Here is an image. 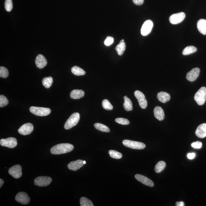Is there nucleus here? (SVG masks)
<instances>
[{
  "instance_id": "a211bd4d",
  "label": "nucleus",
  "mask_w": 206,
  "mask_h": 206,
  "mask_svg": "<svg viewBox=\"0 0 206 206\" xmlns=\"http://www.w3.org/2000/svg\"><path fill=\"white\" fill-rule=\"evenodd\" d=\"M155 117L159 121H162L165 118V114L163 108L159 106L156 107L154 111Z\"/></svg>"
},
{
  "instance_id": "6ab92c4d",
  "label": "nucleus",
  "mask_w": 206,
  "mask_h": 206,
  "mask_svg": "<svg viewBox=\"0 0 206 206\" xmlns=\"http://www.w3.org/2000/svg\"><path fill=\"white\" fill-rule=\"evenodd\" d=\"M157 99L161 103H165L170 99L171 96L168 93L165 92H160L157 95Z\"/></svg>"
},
{
  "instance_id": "72a5a7b5",
  "label": "nucleus",
  "mask_w": 206,
  "mask_h": 206,
  "mask_svg": "<svg viewBox=\"0 0 206 206\" xmlns=\"http://www.w3.org/2000/svg\"><path fill=\"white\" fill-rule=\"evenodd\" d=\"M5 7L7 11L10 12L13 8V3L12 0H6Z\"/></svg>"
},
{
  "instance_id": "a18cd8bd",
  "label": "nucleus",
  "mask_w": 206,
  "mask_h": 206,
  "mask_svg": "<svg viewBox=\"0 0 206 206\" xmlns=\"http://www.w3.org/2000/svg\"><path fill=\"white\" fill-rule=\"evenodd\" d=\"M122 41H124V39H122Z\"/></svg>"
},
{
  "instance_id": "6e6552de",
  "label": "nucleus",
  "mask_w": 206,
  "mask_h": 206,
  "mask_svg": "<svg viewBox=\"0 0 206 206\" xmlns=\"http://www.w3.org/2000/svg\"><path fill=\"white\" fill-rule=\"evenodd\" d=\"M0 144L3 147L14 148L17 145L16 139L14 138H9L7 139H3L0 140Z\"/></svg>"
},
{
  "instance_id": "f257e3e1",
  "label": "nucleus",
  "mask_w": 206,
  "mask_h": 206,
  "mask_svg": "<svg viewBox=\"0 0 206 206\" xmlns=\"http://www.w3.org/2000/svg\"><path fill=\"white\" fill-rule=\"evenodd\" d=\"M74 149L73 145L68 143H63L56 145L51 148V152L53 155H60L68 153Z\"/></svg>"
},
{
  "instance_id": "79ce46f5",
  "label": "nucleus",
  "mask_w": 206,
  "mask_h": 206,
  "mask_svg": "<svg viewBox=\"0 0 206 206\" xmlns=\"http://www.w3.org/2000/svg\"><path fill=\"white\" fill-rule=\"evenodd\" d=\"M185 205L183 202H179L176 203V206H184Z\"/></svg>"
},
{
  "instance_id": "f03ea898",
  "label": "nucleus",
  "mask_w": 206,
  "mask_h": 206,
  "mask_svg": "<svg viewBox=\"0 0 206 206\" xmlns=\"http://www.w3.org/2000/svg\"><path fill=\"white\" fill-rule=\"evenodd\" d=\"M80 119V115L78 113H74L72 114L68 119L64 125L66 130H69L75 126L78 123Z\"/></svg>"
},
{
  "instance_id": "39448f33",
  "label": "nucleus",
  "mask_w": 206,
  "mask_h": 206,
  "mask_svg": "<svg viewBox=\"0 0 206 206\" xmlns=\"http://www.w3.org/2000/svg\"><path fill=\"white\" fill-rule=\"evenodd\" d=\"M122 144L125 147L134 149L141 150L146 147V145L141 142H137L129 140H124L122 141Z\"/></svg>"
},
{
  "instance_id": "c03bdc74",
  "label": "nucleus",
  "mask_w": 206,
  "mask_h": 206,
  "mask_svg": "<svg viewBox=\"0 0 206 206\" xmlns=\"http://www.w3.org/2000/svg\"><path fill=\"white\" fill-rule=\"evenodd\" d=\"M83 163L84 164H85L86 163V161H83Z\"/></svg>"
},
{
  "instance_id": "f8f14e48",
  "label": "nucleus",
  "mask_w": 206,
  "mask_h": 206,
  "mask_svg": "<svg viewBox=\"0 0 206 206\" xmlns=\"http://www.w3.org/2000/svg\"><path fill=\"white\" fill-rule=\"evenodd\" d=\"M15 199L16 200L23 205H26L29 203L30 198L26 193L20 192L16 195Z\"/></svg>"
},
{
  "instance_id": "4468645a",
  "label": "nucleus",
  "mask_w": 206,
  "mask_h": 206,
  "mask_svg": "<svg viewBox=\"0 0 206 206\" xmlns=\"http://www.w3.org/2000/svg\"><path fill=\"white\" fill-rule=\"evenodd\" d=\"M200 72V70L198 68H193L187 74V79L191 82L195 81L199 77Z\"/></svg>"
},
{
  "instance_id": "c85d7f7f",
  "label": "nucleus",
  "mask_w": 206,
  "mask_h": 206,
  "mask_svg": "<svg viewBox=\"0 0 206 206\" xmlns=\"http://www.w3.org/2000/svg\"><path fill=\"white\" fill-rule=\"evenodd\" d=\"M80 205L81 206H93L92 202L87 198L82 197L80 200Z\"/></svg>"
},
{
  "instance_id": "e433bc0d",
  "label": "nucleus",
  "mask_w": 206,
  "mask_h": 206,
  "mask_svg": "<svg viewBox=\"0 0 206 206\" xmlns=\"http://www.w3.org/2000/svg\"><path fill=\"white\" fill-rule=\"evenodd\" d=\"M140 106L142 109H145L147 107V102L146 99H144L141 100H138Z\"/></svg>"
},
{
  "instance_id": "bb28decb",
  "label": "nucleus",
  "mask_w": 206,
  "mask_h": 206,
  "mask_svg": "<svg viewBox=\"0 0 206 206\" xmlns=\"http://www.w3.org/2000/svg\"><path fill=\"white\" fill-rule=\"evenodd\" d=\"M166 165V163L164 161H159L155 166V172L156 173H160L165 168Z\"/></svg>"
},
{
  "instance_id": "9d476101",
  "label": "nucleus",
  "mask_w": 206,
  "mask_h": 206,
  "mask_svg": "<svg viewBox=\"0 0 206 206\" xmlns=\"http://www.w3.org/2000/svg\"><path fill=\"white\" fill-rule=\"evenodd\" d=\"M153 27V23L151 20H147L143 24L141 29V34L146 36L149 34L151 31Z\"/></svg>"
},
{
  "instance_id": "2f4dec72",
  "label": "nucleus",
  "mask_w": 206,
  "mask_h": 206,
  "mask_svg": "<svg viewBox=\"0 0 206 206\" xmlns=\"http://www.w3.org/2000/svg\"><path fill=\"white\" fill-rule=\"evenodd\" d=\"M9 71L6 68L0 67V77L2 78H6L8 77Z\"/></svg>"
},
{
  "instance_id": "f704fd0d",
  "label": "nucleus",
  "mask_w": 206,
  "mask_h": 206,
  "mask_svg": "<svg viewBox=\"0 0 206 206\" xmlns=\"http://www.w3.org/2000/svg\"><path fill=\"white\" fill-rule=\"evenodd\" d=\"M115 121L117 123L122 125H128L130 123V121L128 119L124 118H117L115 119Z\"/></svg>"
},
{
  "instance_id": "a878e982",
  "label": "nucleus",
  "mask_w": 206,
  "mask_h": 206,
  "mask_svg": "<svg viewBox=\"0 0 206 206\" xmlns=\"http://www.w3.org/2000/svg\"><path fill=\"white\" fill-rule=\"evenodd\" d=\"M197 51V49L193 46H189L185 48L182 52V54L184 56L190 55L196 52Z\"/></svg>"
},
{
  "instance_id": "473e14b6",
  "label": "nucleus",
  "mask_w": 206,
  "mask_h": 206,
  "mask_svg": "<svg viewBox=\"0 0 206 206\" xmlns=\"http://www.w3.org/2000/svg\"><path fill=\"white\" fill-rule=\"evenodd\" d=\"M9 104V100L4 95H0V107H3L6 106Z\"/></svg>"
},
{
  "instance_id": "20e7f679",
  "label": "nucleus",
  "mask_w": 206,
  "mask_h": 206,
  "mask_svg": "<svg viewBox=\"0 0 206 206\" xmlns=\"http://www.w3.org/2000/svg\"><path fill=\"white\" fill-rule=\"evenodd\" d=\"M29 111L34 115L43 116L49 115L51 113V110L49 108L39 107H31Z\"/></svg>"
},
{
  "instance_id": "f3484780",
  "label": "nucleus",
  "mask_w": 206,
  "mask_h": 206,
  "mask_svg": "<svg viewBox=\"0 0 206 206\" xmlns=\"http://www.w3.org/2000/svg\"><path fill=\"white\" fill-rule=\"evenodd\" d=\"M196 136L200 138H204L206 137V123L200 125L196 128Z\"/></svg>"
},
{
  "instance_id": "dca6fc26",
  "label": "nucleus",
  "mask_w": 206,
  "mask_h": 206,
  "mask_svg": "<svg viewBox=\"0 0 206 206\" xmlns=\"http://www.w3.org/2000/svg\"><path fill=\"white\" fill-rule=\"evenodd\" d=\"M35 64L37 68L42 69L47 65L48 62L43 55L39 54L36 58Z\"/></svg>"
},
{
  "instance_id": "4c0bfd02",
  "label": "nucleus",
  "mask_w": 206,
  "mask_h": 206,
  "mask_svg": "<svg viewBox=\"0 0 206 206\" xmlns=\"http://www.w3.org/2000/svg\"><path fill=\"white\" fill-rule=\"evenodd\" d=\"M114 42V39L112 37H107L104 41V44L106 46H109L113 43Z\"/></svg>"
},
{
  "instance_id": "2eb2a0df",
  "label": "nucleus",
  "mask_w": 206,
  "mask_h": 206,
  "mask_svg": "<svg viewBox=\"0 0 206 206\" xmlns=\"http://www.w3.org/2000/svg\"><path fill=\"white\" fill-rule=\"evenodd\" d=\"M83 160H78L76 161L71 162L68 165V169L73 171H76L81 168L84 164Z\"/></svg>"
},
{
  "instance_id": "4be33fe9",
  "label": "nucleus",
  "mask_w": 206,
  "mask_h": 206,
  "mask_svg": "<svg viewBox=\"0 0 206 206\" xmlns=\"http://www.w3.org/2000/svg\"><path fill=\"white\" fill-rule=\"evenodd\" d=\"M124 102L123 107L126 111H131L133 109V103L131 100L128 98L127 96L124 97Z\"/></svg>"
},
{
  "instance_id": "1a4fd4ad",
  "label": "nucleus",
  "mask_w": 206,
  "mask_h": 206,
  "mask_svg": "<svg viewBox=\"0 0 206 206\" xmlns=\"http://www.w3.org/2000/svg\"><path fill=\"white\" fill-rule=\"evenodd\" d=\"M9 173L14 178H19L22 174L21 166L20 165H15L9 169Z\"/></svg>"
},
{
  "instance_id": "aec40b11",
  "label": "nucleus",
  "mask_w": 206,
  "mask_h": 206,
  "mask_svg": "<svg viewBox=\"0 0 206 206\" xmlns=\"http://www.w3.org/2000/svg\"><path fill=\"white\" fill-rule=\"evenodd\" d=\"M198 30L201 34L206 35V20L201 19L197 23Z\"/></svg>"
},
{
  "instance_id": "7ed1b4c3",
  "label": "nucleus",
  "mask_w": 206,
  "mask_h": 206,
  "mask_svg": "<svg viewBox=\"0 0 206 206\" xmlns=\"http://www.w3.org/2000/svg\"><path fill=\"white\" fill-rule=\"evenodd\" d=\"M194 100L199 105L204 104L206 100V87H202L195 94Z\"/></svg>"
},
{
  "instance_id": "37998d69",
  "label": "nucleus",
  "mask_w": 206,
  "mask_h": 206,
  "mask_svg": "<svg viewBox=\"0 0 206 206\" xmlns=\"http://www.w3.org/2000/svg\"><path fill=\"white\" fill-rule=\"evenodd\" d=\"M4 183V181H3L1 179H0V188H1Z\"/></svg>"
},
{
  "instance_id": "423d86ee",
  "label": "nucleus",
  "mask_w": 206,
  "mask_h": 206,
  "mask_svg": "<svg viewBox=\"0 0 206 206\" xmlns=\"http://www.w3.org/2000/svg\"><path fill=\"white\" fill-rule=\"evenodd\" d=\"M52 181L51 177H39L34 181V185L40 187H45L49 185Z\"/></svg>"
},
{
  "instance_id": "ddd939ff",
  "label": "nucleus",
  "mask_w": 206,
  "mask_h": 206,
  "mask_svg": "<svg viewBox=\"0 0 206 206\" xmlns=\"http://www.w3.org/2000/svg\"><path fill=\"white\" fill-rule=\"evenodd\" d=\"M135 177L136 180L147 186L153 187L154 185V182L145 176L141 175V174H136L135 176Z\"/></svg>"
},
{
  "instance_id": "b1692460",
  "label": "nucleus",
  "mask_w": 206,
  "mask_h": 206,
  "mask_svg": "<svg viewBox=\"0 0 206 206\" xmlns=\"http://www.w3.org/2000/svg\"><path fill=\"white\" fill-rule=\"evenodd\" d=\"M71 71L74 75L76 76H82L86 74V72L83 69L76 66L72 68Z\"/></svg>"
},
{
  "instance_id": "412c9836",
  "label": "nucleus",
  "mask_w": 206,
  "mask_h": 206,
  "mask_svg": "<svg viewBox=\"0 0 206 206\" xmlns=\"http://www.w3.org/2000/svg\"><path fill=\"white\" fill-rule=\"evenodd\" d=\"M84 91L75 89L71 92L70 96L71 98L74 99H78L84 97Z\"/></svg>"
},
{
  "instance_id": "cd10ccee",
  "label": "nucleus",
  "mask_w": 206,
  "mask_h": 206,
  "mask_svg": "<svg viewBox=\"0 0 206 206\" xmlns=\"http://www.w3.org/2000/svg\"><path fill=\"white\" fill-rule=\"evenodd\" d=\"M94 126L97 130H100V131L107 132V133L110 131L109 128L103 124L96 123L94 124Z\"/></svg>"
},
{
  "instance_id": "ea45409f",
  "label": "nucleus",
  "mask_w": 206,
  "mask_h": 206,
  "mask_svg": "<svg viewBox=\"0 0 206 206\" xmlns=\"http://www.w3.org/2000/svg\"><path fill=\"white\" fill-rule=\"evenodd\" d=\"M134 3L136 5H141L144 3V0H133Z\"/></svg>"
},
{
  "instance_id": "a19ab883",
  "label": "nucleus",
  "mask_w": 206,
  "mask_h": 206,
  "mask_svg": "<svg viewBox=\"0 0 206 206\" xmlns=\"http://www.w3.org/2000/svg\"><path fill=\"white\" fill-rule=\"evenodd\" d=\"M196 157V154L194 153H189L187 157L189 159H193Z\"/></svg>"
},
{
  "instance_id": "c9c22d12",
  "label": "nucleus",
  "mask_w": 206,
  "mask_h": 206,
  "mask_svg": "<svg viewBox=\"0 0 206 206\" xmlns=\"http://www.w3.org/2000/svg\"><path fill=\"white\" fill-rule=\"evenodd\" d=\"M135 97L138 100H141L146 98L145 96L142 92L139 91H136L134 92Z\"/></svg>"
},
{
  "instance_id": "c756f323",
  "label": "nucleus",
  "mask_w": 206,
  "mask_h": 206,
  "mask_svg": "<svg viewBox=\"0 0 206 206\" xmlns=\"http://www.w3.org/2000/svg\"><path fill=\"white\" fill-rule=\"evenodd\" d=\"M110 156L113 158L119 159L122 158V154L120 152L115 150H110L108 152Z\"/></svg>"
},
{
  "instance_id": "9b49d317",
  "label": "nucleus",
  "mask_w": 206,
  "mask_h": 206,
  "mask_svg": "<svg viewBox=\"0 0 206 206\" xmlns=\"http://www.w3.org/2000/svg\"><path fill=\"white\" fill-rule=\"evenodd\" d=\"M34 127L32 124L27 123L24 124L18 129V133L22 135L30 134L33 130Z\"/></svg>"
},
{
  "instance_id": "5701e85b",
  "label": "nucleus",
  "mask_w": 206,
  "mask_h": 206,
  "mask_svg": "<svg viewBox=\"0 0 206 206\" xmlns=\"http://www.w3.org/2000/svg\"><path fill=\"white\" fill-rule=\"evenodd\" d=\"M126 44L123 41H121L119 45L116 46L115 49L119 56H122L126 49Z\"/></svg>"
},
{
  "instance_id": "0eeeda50",
  "label": "nucleus",
  "mask_w": 206,
  "mask_h": 206,
  "mask_svg": "<svg viewBox=\"0 0 206 206\" xmlns=\"http://www.w3.org/2000/svg\"><path fill=\"white\" fill-rule=\"evenodd\" d=\"M185 17V13L180 12L171 15L169 17V21L171 24H177L183 21Z\"/></svg>"
},
{
  "instance_id": "58836bf2",
  "label": "nucleus",
  "mask_w": 206,
  "mask_h": 206,
  "mask_svg": "<svg viewBox=\"0 0 206 206\" xmlns=\"http://www.w3.org/2000/svg\"><path fill=\"white\" fill-rule=\"evenodd\" d=\"M191 146L192 147L194 148L195 149H200L202 147V143L200 142V141H196V142L192 143Z\"/></svg>"
},
{
  "instance_id": "393cba45",
  "label": "nucleus",
  "mask_w": 206,
  "mask_h": 206,
  "mask_svg": "<svg viewBox=\"0 0 206 206\" xmlns=\"http://www.w3.org/2000/svg\"><path fill=\"white\" fill-rule=\"evenodd\" d=\"M53 82V78L51 76L45 77L42 81V84L46 88H49L51 87Z\"/></svg>"
},
{
  "instance_id": "7c9ffc66",
  "label": "nucleus",
  "mask_w": 206,
  "mask_h": 206,
  "mask_svg": "<svg viewBox=\"0 0 206 206\" xmlns=\"http://www.w3.org/2000/svg\"><path fill=\"white\" fill-rule=\"evenodd\" d=\"M102 105L104 109L108 111H111L113 109L112 105L108 100H103L102 102Z\"/></svg>"
}]
</instances>
